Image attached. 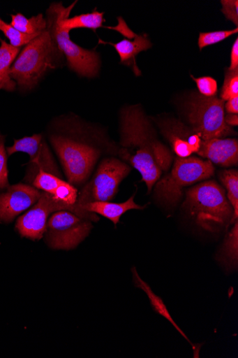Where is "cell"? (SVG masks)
<instances>
[{
  "label": "cell",
  "mask_w": 238,
  "mask_h": 358,
  "mask_svg": "<svg viewBox=\"0 0 238 358\" xmlns=\"http://www.w3.org/2000/svg\"><path fill=\"white\" fill-rule=\"evenodd\" d=\"M191 78L195 82L198 91L202 96L211 97L215 96L218 92V84L216 80L211 77H200Z\"/></svg>",
  "instance_id": "obj_29"
},
{
  "label": "cell",
  "mask_w": 238,
  "mask_h": 358,
  "mask_svg": "<svg viewBox=\"0 0 238 358\" xmlns=\"http://www.w3.org/2000/svg\"><path fill=\"white\" fill-rule=\"evenodd\" d=\"M144 208L135 203L133 196L121 203L94 202L82 206V208L87 211L107 217L115 225L119 222L121 217L127 211L131 210H143Z\"/></svg>",
  "instance_id": "obj_17"
},
{
  "label": "cell",
  "mask_w": 238,
  "mask_h": 358,
  "mask_svg": "<svg viewBox=\"0 0 238 358\" xmlns=\"http://www.w3.org/2000/svg\"><path fill=\"white\" fill-rule=\"evenodd\" d=\"M214 172V165L208 159L178 157L171 173L156 183V197L165 205L174 206L181 199L184 187L211 178Z\"/></svg>",
  "instance_id": "obj_6"
},
{
  "label": "cell",
  "mask_w": 238,
  "mask_h": 358,
  "mask_svg": "<svg viewBox=\"0 0 238 358\" xmlns=\"http://www.w3.org/2000/svg\"><path fill=\"white\" fill-rule=\"evenodd\" d=\"M64 59L56 41L46 29L20 51L12 65L10 78L20 92L31 91L39 85L50 71L59 68Z\"/></svg>",
  "instance_id": "obj_3"
},
{
  "label": "cell",
  "mask_w": 238,
  "mask_h": 358,
  "mask_svg": "<svg viewBox=\"0 0 238 358\" xmlns=\"http://www.w3.org/2000/svg\"><path fill=\"white\" fill-rule=\"evenodd\" d=\"M197 154L223 167L237 166L238 141L233 138H214L202 141Z\"/></svg>",
  "instance_id": "obj_14"
},
{
  "label": "cell",
  "mask_w": 238,
  "mask_h": 358,
  "mask_svg": "<svg viewBox=\"0 0 238 358\" xmlns=\"http://www.w3.org/2000/svg\"><path fill=\"white\" fill-rule=\"evenodd\" d=\"M46 139L45 134H38L30 137L15 140L14 145L6 148L8 156L21 152L28 154L30 157L39 150Z\"/></svg>",
  "instance_id": "obj_24"
},
{
  "label": "cell",
  "mask_w": 238,
  "mask_h": 358,
  "mask_svg": "<svg viewBox=\"0 0 238 358\" xmlns=\"http://www.w3.org/2000/svg\"><path fill=\"white\" fill-rule=\"evenodd\" d=\"M61 210L70 211L91 222L99 220L96 214L68 206L55 199L52 194L43 191L40 199L35 206L17 219L16 229L22 237L32 241L40 240L46 231L49 215Z\"/></svg>",
  "instance_id": "obj_9"
},
{
  "label": "cell",
  "mask_w": 238,
  "mask_h": 358,
  "mask_svg": "<svg viewBox=\"0 0 238 358\" xmlns=\"http://www.w3.org/2000/svg\"><path fill=\"white\" fill-rule=\"evenodd\" d=\"M40 170L63 179L59 166L46 139L40 149L30 156L24 182L30 185Z\"/></svg>",
  "instance_id": "obj_15"
},
{
  "label": "cell",
  "mask_w": 238,
  "mask_h": 358,
  "mask_svg": "<svg viewBox=\"0 0 238 358\" xmlns=\"http://www.w3.org/2000/svg\"><path fill=\"white\" fill-rule=\"evenodd\" d=\"M131 171V167L119 159H104L78 194V205L82 208L94 202H110L115 198L120 183Z\"/></svg>",
  "instance_id": "obj_8"
},
{
  "label": "cell",
  "mask_w": 238,
  "mask_h": 358,
  "mask_svg": "<svg viewBox=\"0 0 238 358\" xmlns=\"http://www.w3.org/2000/svg\"><path fill=\"white\" fill-rule=\"evenodd\" d=\"M161 127L163 136L179 157H188L197 153L202 140L191 127L178 120L163 122Z\"/></svg>",
  "instance_id": "obj_12"
},
{
  "label": "cell",
  "mask_w": 238,
  "mask_h": 358,
  "mask_svg": "<svg viewBox=\"0 0 238 358\" xmlns=\"http://www.w3.org/2000/svg\"><path fill=\"white\" fill-rule=\"evenodd\" d=\"M6 139V136L0 134V191H3L10 186Z\"/></svg>",
  "instance_id": "obj_28"
},
{
  "label": "cell",
  "mask_w": 238,
  "mask_h": 358,
  "mask_svg": "<svg viewBox=\"0 0 238 358\" xmlns=\"http://www.w3.org/2000/svg\"><path fill=\"white\" fill-rule=\"evenodd\" d=\"M222 13L226 18L238 25V1L237 0H223Z\"/></svg>",
  "instance_id": "obj_30"
},
{
  "label": "cell",
  "mask_w": 238,
  "mask_h": 358,
  "mask_svg": "<svg viewBox=\"0 0 238 358\" xmlns=\"http://www.w3.org/2000/svg\"><path fill=\"white\" fill-rule=\"evenodd\" d=\"M66 8L61 3H53L47 10V29L64 55L68 67L80 77L93 78L98 76L100 56L95 50H86L74 43L70 31L62 29L59 21Z\"/></svg>",
  "instance_id": "obj_5"
},
{
  "label": "cell",
  "mask_w": 238,
  "mask_h": 358,
  "mask_svg": "<svg viewBox=\"0 0 238 358\" xmlns=\"http://www.w3.org/2000/svg\"><path fill=\"white\" fill-rule=\"evenodd\" d=\"M0 31H1L4 36L8 39L10 45L17 48L24 47L34 39L40 36L22 34L21 31L16 29L10 24L6 22L1 18H0Z\"/></svg>",
  "instance_id": "obj_25"
},
{
  "label": "cell",
  "mask_w": 238,
  "mask_h": 358,
  "mask_svg": "<svg viewBox=\"0 0 238 358\" xmlns=\"http://www.w3.org/2000/svg\"><path fill=\"white\" fill-rule=\"evenodd\" d=\"M77 3V1H75L69 7H66V10L59 21V26L62 29L70 32L74 29L79 28L91 29L95 31L103 27V24L105 22L104 18L105 13H99L96 10L91 13L70 17V13Z\"/></svg>",
  "instance_id": "obj_16"
},
{
  "label": "cell",
  "mask_w": 238,
  "mask_h": 358,
  "mask_svg": "<svg viewBox=\"0 0 238 358\" xmlns=\"http://www.w3.org/2000/svg\"><path fill=\"white\" fill-rule=\"evenodd\" d=\"M117 154L140 173L149 192L171 167L173 160L172 154L157 139L147 116L137 106L121 110Z\"/></svg>",
  "instance_id": "obj_2"
},
{
  "label": "cell",
  "mask_w": 238,
  "mask_h": 358,
  "mask_svg": "<svg viewBox=\"0 0 238 358\" xmlns=\"http://www.w3.org/2000/svg\"><path fill=\"white\" fill-rule=\"evenodd\" d=\"M237 27L231 30H221L211 32H201L198 38L200 50L218 43L231 36L237 34Z\"/></svg>",
  "instance_id": "obj_26"
},
{
  "label": "cell",
  "mask_w": 238,
  "mask_h": 358,
  "mask_svg": "<svg viewBox=\"0 0 238 358\" xmlns=\"http://www.w3.org/2000/svg\"><path fill=\"white\" fill-rule=\"evenodd\" d=\"M235 96H238V69L228 70L221 89V100L227 101Z\"/></svg>",
  "instance_id": "obj_27"
},
{
  "label": "cell",
  "mask_w": 238,
  "mask_h": 358,
  "mask_svg": "<svg viewBox=\"0 0 238 358\" xmlns=\"http://www.w3.org/2000/svg\"><path fill=\"white\" fill-rule=\"evenodd\" d=\"M41 192L26 183L9 186L0 193V221L11 222L18 215L35 205L40 199Z\"/></svg>",
  "instance_id": "obj_11"
},
{
  "label": "cell",
  "mask_w": 238,
  "mask_h": 358,
  "mask_svg": "<svg viewBox=\"0 0 238 358\" xmlns=\"http://www.w3.org/2000/svg\"><path fill=\"white\" fill-rule=\"evenodd\" d=\"M91 229V221L70 211H58L47 223L45 241L54 250H72L89 236Z\"/></svg>",
  "instance_id": "obj_10"
},
{
  "label": "cell",
  "mask_w": 238,
  "mask_h": 358,
  "mask_svg": "<svg viewBox=\"0 0 238 358\" xmlns=\"http://www.w3.org/2000/svg\"><path fill=\"white\" fill-rule=\"evenodd\" d=\"M133 41L124 39L117 43H104L99 40L100 43L110 44L112 45L117 52L121 63L131 64L135 62V56L141 52L150 49L152 46L147 35H134Z\"/></svg>",
  "instance_id": "obj_19"
},
{
  "label": "cell",
  "mask_w": 238,
  "mask_h": 358,
  "mask_svg": "<svg viewBox=\"0 0 238 358\" xmlns=\"http://www.w3.org/2000/svg\"><path fill=\"white\" fill-rule=\"evenodd\" d=\"M220 180L227 191V198L234 210L232 223L238 217V172L225 170L220 173Z\"/></svg>",
  "instance_id": "obj_23"
},
{
  "label": "cell",
  "mask_w": 238,
  "mask_h": 358,
  "mask_svg": "<svg viewBox=\"0 0 238 358\" xmlns=\"http://www.w3.org/2000/svg\"><path fill=\"white\" fill-rule=\"evenodd\" d=\"M11 18L10 24L26 35L40 36L47 27V20L42 13L30 18L21 13H17L11 15Z\"/></svg>",
  "instance_id": "obj_21"
},
{
  "label": "cell",
  "mask_w": 238,
  "mask_h": 358,
  "mask_svg": "<svg viewBox=\"0 0 238 358\" xmlns=\"http://www.w3.org/2000/svg\"><path fill=\"white\" fill-rule=\"evenodd\" d=\"M225 108L229 114L238 113V96L232 97V99L227 101L225 104Z\"/></svg>",
  "instance_id": "obj_32"
},
{
  "label": "cell",
  "mask_w": 238,
  "mask_h": 358,
  "mask_svg": "<svg viewBox=\"0 0 238 358\" xmlns=\"http://www.w3.org/2000/svg\"><path fill=\"white\" fill-rule=\"evenodd\" d=\"M45 136L67 182L75 187L85 184L102 155L118 152V147L101 130L72 114L54 117L47 124Z\"/></svg>",
  "instance_id": "obj_1"
},
{
  "label": "cell",
  "mask_w": 238,
  "mask_h": 358,
  "mask_svg": "<svg viewBox=\"0 0 238 358\" xmlns=\"http://www.w3.org/2000/svg\"><path fill=\"white\" fill-rule=\"evenodd\" d=\"M31 186L46 192L68 206L84 210L78 205V190L76 187L57 176L40 170Z\"/></svg>",
  "instance_id": "obj_13"
},
{
  "label": "cell",
  "mask_w": 238,
  "mask_h": 358,
  "mask_svg": "<svg viewBox=\"0 0 238 358\" xmlns=\"http://www.w3.org/2000/svg\"><path fill=\"white\" fill-rule=\"evenodd\" d=\"M225 192L216 181H204L186 191L182 208L203 230L219 232L234 216Z\"/></svg>",
  "instance_id": "obj_4"
},
{
  "label": "cell",
  "mask_w": 238,
  "mask_h": 358,
  "mask_svg": "<svg viewBox=\"0 0 238 358\" xmlns=\"http://www.w3.org/2000/svg\"><path fill=\"white\" fill-rule=\"evenodd\" d=\"M186 106L191 127L202 141L222 138L235 134L225 121V101L216 96L208 97L195 92Z\"/></svg>",
  "instance_id": "obj_7"
},
{
  "label": "cell",
  "mask_w": 238,
  "mask_h": 358,
  "mask_svg": "<svg viewBox=\"0 0 238 358\" xmlns=\"http://www.w3.org/2000/svg\"><path fill=\"white\" fill-rule=\"evenodd\" d=\"M132 273L133 276V281L135 286L140 287L146 292L147 296L150 299V303L154 310L159 315H162L163 317L167 319L170 322H171L174 325L175 329L181 334V335L191 344L188 337L185 335L183 331H181V329L178 327V324L173 320L171 314L169 313L162 299L158 296H156L152 291L150 286L140 278L137 270H135V268L132 269Z\"/></svg>",
  "instance_id": "obj_20"
},
{
  "label": "cell",
  "mask_w": 238,
  "mask_h": 358,
  "mask_svg": "<svg viewBox=\"0 0 238 358\" xmlns=\"http://www.w3.org/2000/svg\"><path fill=\"white\" fill-rule=\"evenodd\" d=\"M0 90L13 92L16 83L10 78L12 65L21 51L0 38Z\"/></svg>",
  "instance_id": "obj_18"
},
{
  "label": "cell",
  "mask_w": 238,
  "mask_h": 358,
  "mask_svg": "<svg viewBox=\"0 0 238 358\" xmlns=\"http://www.w3.org/2000/svg\"><path fill=\"white\" fill-rule=\"evenodd\" d=\"M238 69V39L236 38L231 51L230 71Z\"/></svg>",
  "instance_id": "obj_31"
},
{
  "label": "cell",
  "mask_w": 238,
  "mask_h": 358,
  "mask_svg": "<svg viewBox=\"0 0 238 358\" xmlns=\"http://www.w3.org/2000/svg\"><path fill=\"white\" fill-rule=\"evenodd\" d=\"M225 121L228 125L230 127L232 126H237L238 124V117L236 114H228L225 116Z\"/></svg>",
  "instance_id": "obj_33"
},
{
  "label": "cell",
  "mask_w": 238,
  "mask_h": 358,
  "mask_svg": "<svg viewBox=\"0 0 238 358\" xmlns=\"http://www.w3.org/2000/svg\"><path fill=\"white\" fill-rule=\"evenodd\" d=\"M238 222L235 221L232 229L227 236L222 252L221 260L228 268H234L237 266L238 259Z\"/></svg>",
  "instance_id": "obj_22"
}]
</instances>
